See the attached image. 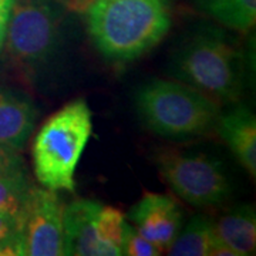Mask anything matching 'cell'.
I'll list each match as a JSON object with an SVG mask.
<instances>
[{
  "label": "cell",
  "mask_w": 256,
  "mask_h": 256,
  "mask_svg": "<svg viewBox=\"0 0 256 256\" xmlns=\"http://www.w3.org/2000/svg\"><path fill=\"white\" fill-rule=\"evenodd\" d=\"M58 2H62L66 6L74 10H84L92 0H58Z\"/></svg>",
  "instance_id": "cell-21"
},
{
  "label": "cell",
  "mask_w": 256,
  "mask_h": 256,
  "mask_svg": "<svg viewBox=\"0 0 256 256\" xmlns=\"http://www.w3.org/2000/svg\"><path fill=\"white\" fill-rule=\"evenodd\" d=\"M124 226H126V216L118 210L107 205L101 206L97 216V234L100 242L107 249L108 256L122 255L121 245H122Z\"/></svg>",
  "instance_id": "cell-16"
},
{
  "label": "cell",
  "mask_w": 256,
  "mask_h": 256,
  "mask_svg": "<svg viewBox=\"0 0 256 256\" xmlns=\"http://www.w3.org/2000/svg\"><path fill=\"white\" fill-rule=\"evenodd\" d=\"M168 73L215 101L236 102L244 90V57L226 34L204 26L176 47Z\"/></svg>",
  "instance_id": "cell-2"
},
{
  "label": "cell",
  "mask_w": 256,
  "mask_h": 256,
  "mask_svg": "<svg viewBox=\"0 0 256 256\" xmlns=\"http://www.w3.org/2000/svg\"><path fill=\"white\" fill-rule=\"evenodd\" d=\"M214 235L224 245L230 248L236 256H248L255 252L256 215L250 204H242L224 214L215 224Z\"/></svg>",
  "instance_id": "cell-12"
},
{
  "label": "cell",
  "mask_w": 256,
  "mask_h": 256,
  "mask_svg": "<svg viewBox=\"0 0 256 256\" xmlns=\"http://www.w3.org/2000/svg\"><path fill=\"white\" fill-rule=\"evenodd\" d=\"M92 132L86 100L68 102L38 130L33 141V166L38 184L52 191H76L74 174Z\"/></svg>",
  "instance_id": "cell-3"
},
{
  "label": "cell",
  "mask_w": 256,
  "mask_h": 256,
  "mask_svg": "<svg viewBox=\"0 0 256 256\" xmlns=\"http://www.w3.org/2000/svg\"><path fill=\"white\" fill-rule=\"evenodd\" d=\"M204 14L225 28L246 33L255 26L256 0H195Z\"/></svg>",
  "instance_id": "cell-13"
},
{
  "label": "cell",
  "mask_w": 256,
  "mask_h": 256,
  "mask_svg": "<svg viewBox=\"0 0 256 256\" xmlns=\"http://www.w3.org/2000/svg\"><path fill=\"white\" fill-rule=\"evenodd\" d=\"M164 2H166V0H164Z\"/></svg>",
  "instance_id": "cell-23"
},
{
  "label": "cell",
  "mask_w": 256,
  "mask_h": 256,
  "mask_svg": "<svg viewBox=\"0 0 256 256\" xmlns=\"http://www.w3.org/2000/svg\"><path fill=\"white\" fill-rule=\"evenodd\" d=\"M58 23V10L50 2L16 0L4 40L9 54L26 67L44 63L57 44Z\"/></svg>",
  "instance_id": "cell-6"
},
{
  "label": "cell",
  "mask_w": 256,
  "mask_h": 256,
  "mask_svg": "<svg viewBox=\"0 0 256 256\" xmlns=\"http://www.w3.org/2000/svg\"><path fill=\"white\" fill-rule=\"evenodd\" d=\"M84 12L94 46L114 63L146 54L171 28L164 0H92Z\"/></svg>",
  "instance_id": "cell-1"
},
{
  "label": "cell",
  "mask_w": 256,
  "mask_h": 256,
  "mask_svg": "<svg viewBox=\"0 0 256 256\" xmlns=\"http://www.w3.org/2000/svg\"><path fill=\"white\" fill-rule=\"evenodd\" d=\"M23 164L22 158L18 156V151L12 150L10 146H4L3 142H0V165H18Z\"/></svg>",
  "instance_id": "cell-20"
},
{
  "label": "cell",
  "mask_w": 256,
  "mask_h": 256,
  "mask_svg": "<svg viewBox=\"0 0 256 256\" xmlns=\"http://www.w3.org/2000/svg\"><path fill=\"white\" fill-rule=\"evenodd\" d=\"M10 166H16V165H10ZM10 166H6V165H0V172H2V171H4V170H8V168H10Z\"/></svg>",
  "instance_id": "cell-22"
},
{
  "label": "cell",
  "mask_w": 256,
  "mask_h": 256,
  "mask_svg": "<svg viewBox=\"0 0 256 256\" xmlns=\"http://www.w3.org/2000/svg\"><path fill=\"white\" fill-rule=\"evenodd\" d=\"M136 107L148 130L171 140L208 134L220 112L210 96L175 80H151L141 86Z\"/></svg>",
  "instance_id": "cell-4"
},
{
  "label": "cell",
  "mask_w": 256,
  "mask_h": 256,
  "mask_svg": "<svg viewBox=\"0 0 256 256\" xmlns=\"http://www.w3.org/2000/svg\"><path fill=\"white\" fill-rule=\"evenodd\" d=\"M16 0H0V48L4 44L8 26H9L10 14Z\"/></svg>",
  "instance_id": "cell-19"
},
{
  "label": "cell",
  "mask_w": 256,
  "mask_h": 256,
  "mask_svg": "<svg viewBox=\"0 0 256 256\" xmlns=\"http://www.w3.org/2000/svg\"><path fill=\"white\" fill-rule=\"evenodd\" d=\"M37 110L30 98L0 87V142L22 151L34 128Z\"/></svg>",
  "instance_id": "cell-11"
},
{
  "label": "cell",
  "mask_w": 256,
  "mask_h": 256,
  "mask_svg": "<svg viewBox=\"0 0 256 256\" xmlns=\"http://www.w3.org/2000/svg\"><path fill=\"white\" fill-rule=\"evenodd\" d=\"M214 238L212 222L205 216L196 215L178 232L168 248V254L172 256H210Z\"/></svg>",
  "instance_id": "cell-14"
},
{
  "label": "cell",
  "mask_w": 256,
  "mask_h": 256,
  "mask_svg": "<svg viewBox=\"0 0 256 256\" xmlns=\"http://www.w3.org/2000/svg\"><path fill=\"white\" fill-rule=\"evenodd\" d=\"M215 128L248 174L256 175V118L245 106L220 112Z\"/></svg>",
  "instance_id": "cell-10"
},
{
  "label": "cell",
  "mask_w": 256,
  "mask_h": 256,
  "mask_svg": "<svg viewBox=\"0 0 256 256\" xmlns=\"http://www.w3.org/2000/svg\"><path fill=\"white\" fill-rule=\"evenodd\" d=\"M63 210L57 191L33 185L18 212V255H63Z\"/></svg>",
  "instance_id": "cell-7"
},
{
  "label": "cell",
  "mask_w": 256,
  "mask_h": 256,
  "mask_svg": "<svg viewBox=\"0 0 256 256\" xmlns=\"http://www.w3.org/2000/svg\"><path fill=\"white\" fill-rule=\"evenodd\" d=\"M30 184L23 164L0 172V210L18 214L28 198Z\"/></svg>",
  "instance_id": "cell-15"
},
{
  "label": "cell",
  "mask_w": 256,
  "mask_h": 256,
  "mask_svg": "<svg viewBox=\"0 0 256 256\" xmlns=\"http://www.w3.org/2000/svg\"><path fill=\"white\" fill-rule=\"evenodd\" d=\"M102 204L76 200L63 210V255L108 256L97 234V216Z\"/></svg>",
  "instance_id": "cell-9"
},
{
  "label": "cell",
  "mask_w": 256,
  "mask_h": 256,
  "mask_svg": "<svg viewBox=\"0 0 256 256\" xmlns=\"http://www.w3.org/2000/svg\"><path fill=\"white\" fill-rule=\"evenodd\" d=\"M156 165L168 186L194 206H215L230 195L225 166L215 156L171 150L158 154Z\"/></svg>",
  "instance_id": "cell-5"
},
{
  "label": "cell",
  "mask_w": 256,
  "mask_h": 256,
  "mask_svg": "<svg viewBox=\"0 0 256 256\" xmlns=\"http://www.w3.org/2000/svg\"><path fill=\"white\" fill-rule=\"evenodd\" d=\"M121 254L127 256H158L162 254V250L146 240L144 236H141L137 229L130 226L126 222Z\"/></svg>",
  "instance_id": "cell-18"
},
{
  "label": "cell",
  "mask_w": 256,
  "mask_h": 256,
  "mask_svg": "<svg viewBox=\"0 0 256 256\" xmlns=\"http://www.w3.org/2000/svg\"><path fill=\"white\" fill-rule=\"evenodd\" d=\"M18 212L0 210V256L18 255Z\"/></svg>",
  "instance_id": "cell-17"
},
{
  "label": "cell",
  "mask_w": 256,
  "mask_h": 256,
  "mask_svg": "<svg viewBox=\"0 0 256 256\" xmlns=\"http://www.w3.org/2000/svg\"><path fill=\"white\" fill-rule=\"evenodd\" d=\"M138 234L161 250H168L182 228L184 212L178 204L162 194L146 192L128 214Z\"/></svg>",
  "instance_id": "cell-8"
}]
</instances>
